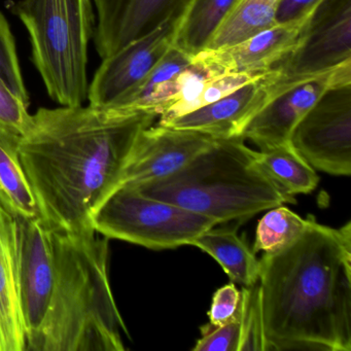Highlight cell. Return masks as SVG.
<instances>
[{
	"instance_id": "obj_12",
	"label": "cell",
	"mask_w": 351,
	"mask_h": 351,
	"mask_svg": "<svg viewBox=\"0 0 351 351\" xmlns=\"http://www.w3.org/2000/svg\"><path fill=\"white\" fill-rule=\"evenodd\" d=\"M219 138L186 129L152 125L135 143L121 186H139L172 176Z\"/></svg>"
},
{
	"instance_id": "obj_9",
	"label": "cell",
	"mask_w": 351,
	"mask_h": 351,
	"mask_svg": "<svg viewBox=\"0 0 351 351\" xmlns=\"http://www.w3.org/2000/svg\"><path fill=\"white\" fill-rule=\"evenodd\" d=\"M188 7L172 14L155 29L102 59L93 81L89 84V104L112 106L132 92L174 46Z\"/></svg>"
},
{
	"instance_id": "obj_18",
	"label": "cell",
	"mask_w": 351,
	"mask_h": 351,
	"mask_svg": "<svg viewBox=\"0 0 351 351\" xmlns=\"http://www.w3.org/2000/svg\"><path fill=\"white\" fill-rule=\"evenodd\" d=\"M191 245L213 256L223 269L232 282L252 287L258 281L261 262L235 229H215L203 232Z\"/></svg>"
},
{
	"instance_id": "obj_20",
	"label": "cell",
	"mask_w": 351,
	"mask_h": 351,
	"mask_svg": "<svg viewBox=\"0 0 351 351\" xmlns=\"http://www.w3.org/2000/svg\"><path fill=\"white\" fill-rule=\"evenodd\" d=\"M258 161L267 176L289 196L309 194L319 178L314 168L293 149L291 143L258 152Z\"/></svg>"
},
{
	"instance_id": "obj_16",
	"label": "cell",
	"mask_w": 351,
	"mask_h": 351,
	"mask_svg": "<svg viewBox=\"0 0 351 351\" xmlns=\"http://www.w3.org/2000/svg\"><path fill=\"white\" fill-rule=\"evenodd\" d=\"M192 58V55L172 47L132 92L110 108L147 112L159 118L176 101L180 89V75Z\"/></svg>"
},
{
	"instance_id": "obj_25",
	"label": "cell",
	"mask_w": 351,
	"mask_h": 351,
	"mask_svg": "<svg viewBox=\"0 0 351 351\" xmlns=\"http://www.w3.org/2000/svg\"><path fill=\"white\" fill-rule=\"evenodd\" d=\"M0 80L18 96L29 102V95L22 77L15 38L3 14L0 13Z\"/></svg>"
},
{
	"instance_id": "obj_26",
	"label": "cell",
	"mask_w": 351,
	"mask_h": 351,
	"mask_svg": "<svg viewBox=\"0 0 351 351\" xmlns=\"http://www.w3.org/2000/svg\"><path fill=\"white\" fill-rule=\"evenodd\" d=\"M201 338L194 351H239L241 342V302L236 315L219 326H201Z\"/></svg>"
},
{
	"instance_id": "obj_15",
	"label": "cell",
	"mask_w": 351,
	"mask_h": 351,
	"mask_svg": "<svg viewBox=\"0 0 351 351\" xmlns=\"http://www.w3.org/2000/svg\"><path fill=\"white\" fill-rule=\"evenodd\" d=\"M307 21L276 23L239 44L213 51L228 73H265L297 48Z\"/></svg>"
},
{
	"instance_id": "obj_7",
	"label": "cell",
	"mask_w": 351,
	"mask_h": 351,
	"mask_svg": "<svg viewBox=\"0 0 351 351\" xmlns=\"http://www.w3.org/2000/svg\"><path fill=\"white\" fill-rule=\"evenodd\" d=\"M289 143L314 169L350 176L351 85L326 91L295 127Z\"/></svg>"
},
{
	"instance_id": "obj_3",
	"label": "cell",
	"mask_w": 351,
	"mask_h": 351,
	"mask_svg": "<svg viewBox=\"0 0 351 351\" xmlns=\"http://www.w3.org/2000/svg\"><path fill=\"white\" fill-rule=\"evenodd\" d=\"M52 229V228H51ZM55 281L27 351H123L127 332L108 277V239L52 229Z\"/></svg>"
},
{
	"instance_id": "obj_13",
	"label": "cell",
	"mask_w": 351,
	"mask_h": 351,
	"mask_svg": "<svg viewBox=\"0 0 351 351\" xmlns=\"http://www.w3.org/2000/svg\"><path fill=\"white\" fill-rule=\"evenodd\" d=\"M277 75L271 69L221 99L161 126L199 131L219 139L242 137L250 121L279 91Z\"/></svg>"
},
{
	"instance_id": "obj_27",
	"label": "cell",
	"mask_w": 351,
	"mask_h": 351,
	"mask_svg": "<svg viewBox=\"0 0 351 351\" xmlns=\"http://www.w3.org/2000/svg\"><path fill=\"white\" fill-rule=\"evenodd\" d=\"M29 102L18 96L0 80V125L23 136L32 124Z\"/></svg>"
},
{
	"instance_id": "obj_19",
	"label": "cell",
	"mask_w": 351,
	"mask_h": 351,
	"mask_svg": "<svg viewBox=\"0 0 351 351\" xmlns=\"http://www.w3.org/2000/svg\"><path fill=\"white\" fill-rule=\"evenodd\" d=\"M278 5L279 0H237L206 49L233 46L272 27L277 23Z\"/></svg>"
},
{
	"instance_id": "obj_30",
	"label": "cell",
	"mask_w": 351,
	"mask_h": 351,
	"mask_svg": "<svg viewBox=\"0 0 351 351\" xmlns=\"http://www.w3.org/2000/svg\"><path fill=\"white\" fill-rule=\"evenodd\" d=\"M322 0H279L277 23L303 22L309 19Z\"/></svg>"
},
{
	"instance_id": "obj_11",
	"label": "cell",
	"mask_w": 351,
	"mask_h": 351,
	"mask_svg": "<svg viewBox=\"0 0 351 351\" xmlns=\"http://www.w3.org/2000/svg\"><path fill=\"white\" fill-rule=\"evenodd\" d=\"M19 233V285L26 345L40 330L55 281L52 229L42 217H16Z\"/></svg>"
},
{
	"instance_id": "obj_29",
	"label": "cell",
	"mask_w": 351,
	"mask_h": 351,
	"mask_svg": "<svg viewBox=\"0 0 351 351\" xmlns=\"http://www.w3.org/2000/svg\"><path fill=\"white\" fill-rule=\"evenodd\" d=\"M241 302V291L235 283L219 287L213 298L208 311L209 324L219 326L233 318L237 313Z\"/></svg>"
},
{
	"instance_id": "obj_23",
	"label": "cell",
	"mask_w": 351,
	"mask_h": 351,
	"mask_svg": "<svg viewBox=\"0 0 351 351\" xmlns=\"http://www.w3.org/2000/svg\"><path fill=\"white\" fill-rule=\"evenodd\" d=\"M309 217L302 219L283 205L268 209L258 221L254 240V254H272L295 241L305 230Z\"/></svg>"
},
{
	"instance_id": "obj_24",
	"label": "cell",
	"mask_w": 351,
	"mask_h": 351,
	"mask_svg": "<svg viewBox=\"0 0 351 351\" xmlns=\"http://www.w3.org/2000/svg\"><path fill=\"white\" fill-rule=\"evenodd\" d=\"M239 351H266L258 282L241 291V342Z\"/></svg>"
},
{
	"instance_id": "obj_6",
	"label": "cell",
	"mask_w": 351,
	"mask_h": 351,
	"mask_svg": "<svg viewBox=\"0 0 351 351\" xmlns=\"http://www.w3.org/2000/svg\"><path fill=\"white\" fill-rule=\"evenodd\" d=\"M215 226L208 217L145 196L129 186L117 189L93 217L94 230L99 235L155 250L191 245Z\"/></svg>"
},
{
	"instance_id": "obj_4",
	"label": "cell",
	"mask_w": 351,
	"mask_h": 351,
	"mask_svg": "<svg viewBox=\"0 0 351 351\" xmlns=\"http://www.w3.org/2000/svg\"><path fill=\"white\" fill-rule=\"evenodd\" d=\"M132 188L217 225L295 203L267 176L258 164V152L246 147L242 137L217 139L180 171Z\"/></svg>"
},
{
	"instance_id": "obj_21",
	"label": "cell",
	"mask_w": 351,
	"mask_h": 351,
	"mask_svg": "<svg viewBox=\"0 0 351 351\" xmlns=\"http://www.w3.org/2000/svg\"><path fill=\"white\" fill-rule=\"evenodd\" d=\"M190 3L191 0H128L108 47V56L155 29L172 14L186 9Z\"/></svg>"
},
{
	"instance_id": "obj_22",
	"label": "cell",
	"mask_w": 351,
	"mask_h": 351,
	"mask_svg": "<svg viewBox=\"0 0 351 351\" xmlns=\"http://www.w3.org/2000/svg\"><path fill=\"white\" fill-rule=\"evenodd\" d=\"M237 0H191L174 46L194 56L205 50Z\"/></svg>"
},
{
	"instance_id": "obj_28",
	"label": "cell",
	"mask_w": 351,
	"mask_h": 351,
	"mask_svg": "<svg viewBox=\"0 0 351 351\" xmlns=\"http://www.w3.org/2000/svg\"><path fill=\"white\" fill-rule=\"evenodd\" d=\"M127 3L128 0H93L97 11L94 44L101 59L108 55V47Z\"/></svg>"
},
{
	"instance_id": "obj_17",
	"label": "cell",
	"mask_w": 351,
	"mask_h": 351,
	"mask_svg": "<svg viewBox=\"0 0 351 351\" xmlns=\"http://www.w3.org/2000/svg\"><path fill=\"white\" fill-rule=\"evenodd\" d=\"M21 135L0 125V204L15 217H42L20 157Z\"/></svg>"
},
{
	"instance_id": "obj_1",
	"label": "cell",
	"mask_w": 351,
	"mask_h": 351,
	"mask_svg": "<svg viewBox=\"0 0 351 351\" xmlns=\"http://www.w3.org/2000/svg\"><path fill=\"white\" fill-rule=\"evenodd\" d=\"M156 119L90 104L38 108L19 149L45 223L95 231L94 215L120 188L139 134Z\"/></svg>"
},
{
	"instance_id": "obj_14",
	"label": "cell",
	"mask_w": 351,
	"mask_h": 351,
	"mask_svg": "<svg viewBox=\"0 0 351 351\" xmlns=\"http://www.w3.org/2000/svg\"><path fill=\"white\" fill-rule=\"evenodd\" d=\"M17 219L0 204V351H25Z\"/></svg>"
},
{
	"instance_id": "obj_10",
	"label": "cell",
	"mask_w": 351,
	"mask_h": 351,
	"mask_svg": "<svg viewBox=\"0 0 351 351\" xmlns=\"http://www.w3.org/2000/svg\"><path fill=\"white\" fill-rule=\"evenodd\" d=\"M278 93L254 117L242 133V138L260 149L285 145L302 119L322 95L332 88L351 85V61L320 75L291 83L281 82Z\"/></svg>"
},
{
	"instance_id": "obj_8",
	"label": "cell",
	"mask_w": 351,
	"mask_h": 351,
	"mask_svg": "<svg viewBox=\"0 0 351 351\" xmlns=\"http://www.w3.org/2000/svg\"><path fill=\"white\" fill-rule=\"evenodd\" d=\"M351 61V0H322L310 15L297 48L274 67L291 83Z\"/></svg>"
},
{
	"instance_id": "obj_2",
	"label": "cell",
	"mask_w": 351,
	"mask_h": 351,
	"mask_svg": "<svg viewBox=\"0 0 351 351\" xmlns=\"http://www.w3.org/2000/svg\"><path fill=\"white\" fill-rule=\"evenodd\" d=\"M308 217L295 241L260 260L266 351H350L351 223Z\"/></svg>"
},
{
	"instance_id": "obj_5",
	"label": "cell",
	"mask_w": 351,
	"mask_h": 351,
	"mask_svg": "<svg viewBox=\"0 0 351 351\" xmlns=\"http://www.w3.org/2000/svg\"><path fill=\"white\" fill-rule=\"evenodd\" d=\"M93 0H19L12 13L25 26L32 60L61 106L88 100V47L95 32Z\"/></svg>"
}]
</instances>
